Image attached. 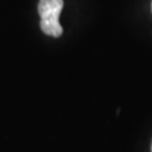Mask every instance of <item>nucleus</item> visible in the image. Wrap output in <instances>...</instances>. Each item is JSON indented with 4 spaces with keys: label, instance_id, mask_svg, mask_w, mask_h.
I'll return each instance as SVG.
<instances>
[{
    "label": "nucleus",
    "instance_id": "1",
    "mask_svg": "<svg viewBox=\"0 0 152 152\" xmlns=\"http://www.w3.org/2000/svg\"><path fill=\"white\" fill-rule=\"evenodd\" d=\"M63 8V0H39L38 14L41 16V29L46 35L60 37L62 35V26L59 17Z\"/></svg>",
    "mask_w": 152,
    "mask_h": 152
}]
</instances>
